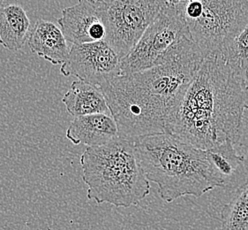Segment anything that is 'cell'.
Returning <instances> with one entry per match:
<instances>
[{"instance_id":"cell-1","label":"cell","mask_w":248,"mask_h":230,"mask_svg":"<svg viewBox=\"0 0 248 230\" xmlns=\"http://www.w3.org/2000/svg\"><path fill=\"white\" fill-rule=\"evenodd\" d=\"M205 58L194 43L162 65L119 75L100 86L119 136L135 142L170 134L184 97Z\"/></svg>"},{"instance_id":"cell-2","label":"cell","mask_w":248,"mask_h":230,"mask_svg":"<svg viewBox=\"0 0 248 230\" xmlns=\"http://www.w3.org/2000/svg\"><path fill=\"white\" fill-rule=\"evenodd\" d=\"M248 110V82L220 52L204 59L184 97L170 134L201 150L238 144Z\"/></svg>"},{"instance_id":"cell-3","label":"cell","mask_w":248,"mask_h":230,"mask_svg":"<svg viewBox=\"0 0 248 230\" xmlns=\"http://www.w3.org/2000/svg\"><path fill=\"white\" fill-rule=\"evenodd\" d=\"M140 164L149 181L158 186L165 203L185 196L201 197L215 188H223L209 163L206 150H201L163 133L134 142Z\"/></svg>"},{"instance_id":"cell-4","label":"cell","mask_w":248,"mask_h":230,"mask_svg":"<svg viewBox=\"0 0 248 230\" xmlns=\"http://www.w3.org/2000/svg\"><path fill=\"white\" fill-rule=\"evenodd\" d=\"M80 165L87 197L97 204L128 208L150 193L134 141L118 136L106 145L87 147Z\"/></svg>"},{"instance_id":"cell-5","label":"cell","mask_w":248,"mask_h":230,"mask_svg":"<svg viewBox=\"0 0 248 230\" xmlns=\"http://www.w3.org/2000/svg\"><path fill=\"white\" fill-rule=\"evenodd\" d=\"M185 5H165L138 43L121 60L120 75L162 65L194 44L186 20Z\"/></svg>"},{"instance_id":"cell-6","label":"cell","mask_w":248,"mask_h":230,"mask_svg":"<svg viewBox=\"0 0 248 230\" xmlns=\"http://www.w3.org/2000/svg\"><path fill=\"white\" fill-rule=\"evenodd\" d=\"M185 15L204 55L223 53L248 25V0H189Z\"/></svg>"},{"instance_id":"cell-7","label":"cell","mask_w":248,"mask_h":230,"mask_svg":"<svg viewBox=\"0 0 248 230\" xmlns=\"http://www.w3.org/2000/svg\"><path fill=\"white\" fill-rule=\"evenodd\" d=\"M105 41L121 60L127 55L167 4L166 0H96Z\"/></svg>"},{"instance_id":"cell-8","label":"cell","mask_w":248,"mask_h":230,"mask_svg":"<svg viewBox=\"0 0 248 230\" xmlns=\"http://www.w3.org/2000/svg\"><path fill=\"white\" fill-rule=\"evenodd\" d=\"M121 58L105 40L73 45L67 60L60 67L61 75L101 86L119 76Z\"/></svg>"},{"instance_id":"cell-9","label":"cell","mask_w":248,"mask_h":230,"mask_svg":"<svg viewBox=\"0 0 248 230\" xmlns=\"http://www.w3.org/2000/svg\"><path fill=\"white\" fill-rule=\"evenodd\" d=\"M58 22L65 39L72 45L105 40V28L96 0H78L77 4L62 11Z\"/></svg>"},{"instance_id":"cell-10","label":"cell","mask_w":248,"mask_h":230,"mask_svg":"<svg viewBox=\"0 0 248 230\" xmlns=\"http://www.w3.org/2000/svg\"><path fill=\"white\" fill-rule=\"evenodd\" d=\"M65 135L75 145L95 147L106 145L118 137L119 130L111 115L95 114L75 117Z\"/></svg>"},{"instance_id":"cell-11","label":"cell","mask_w":248,"mask_h":230,"mask_svg":"<svg viewBox=\"0 0 248 230\" xmlns=\"http://www.w3.org/2000/svg\"><path fill=\"white\" fill-rule=\"evenodd\" d=\"M28 45L32 53L52 65H63L69 55L70 47L62 30L49 20L40 19L35 22Z\"/></svg>"},{"instance_id":"cell-12","label":"cell","mask_w":248,"mask_h":230,"mask_svg":"<svg viewBox=\"0 0 248 230\" xmlns=\"http://www.w3.org/2000/svg\"><path fill=\"white\" fill-rule=\"evenodd\" d=\"M30 20L24 8L15 3L0 1V45L18 51L30 38Z\"/></svg>"},{"instance_id":"cell-13","label":"cell","mask_w":248,"mask_h":230,"mask_svg":"<svg viewBox=\"0 0 248 230\" xmlns=\"http://www.w3.org/2000/svg\"><path fill=\"white\" fill-rule=\"evenodd\" d=\"M62 102L67 113L74 117L95 114L110 115L104 92L99 86L82 81L72 82Z\"/></svg>"},{"instance_id":"cell-14","label":"cell","mask_w":248,"mask_h":230,"mask_svg":"<svg viewBox=\"0 0 248 230\" xmlns=\"http://www.w3.org/2000/svg\"><path fill=\"white\" fill-rule=\"evenodd\" d=\"M206 151L215 174L225 187L237 175L238 167L243 165V156L238 155L232 141H226Z\"/></svg>"},{"instance_id":"cell-15","label":"cell","mask_w":248,"mask_h":230,"mask_svg":"<svg viewBox=\"0 0 248 230\" xmlns=\"http://www.w3.org/2000/svg\"><path fill=\"white\" fill-rule=\"evenodd\" d=\"M221 230H248V181L221 211Z\"/></svg>"},{"instance_id":"cell-16","label":"cell","mask_w":248,"mask_h":230,"mask_svg":"<svg viewBox=\"0 0 248 230\" xmlns=\"http://www.w3.org/2000/svg\"><path fill=\"white\" fill-rule=\"evenodd\" d=\"M221 54L228 65L248 82V25Z\"/></svg>"},{"instance_id":"cell-17","label":"cell","mask_w":248,"mask_h":230,"mask_svg":"<svg viewBox=\"0 0 248 230\" xmlns=\"http://www.w3.org/2000/svg\"><path fill=\"white\" fill-rule=\"evenodd\" d=\"M243 156V165L244 167H245V169L247 170L248 174V147L247 150H246V153H245V155Z\"/></svg>"},{"instance_id":"cell-18","label":"cell","mask_w":248,"mask_h":230,"mask_svg":"<svg viewBox=\"0 0 248 230\" xmlns=\"http://www.w3.org/2000/svg\"><path fill=\"white\" fill-rule=\"evenodd\" d=\"M189 0H166L167 3L170 4H180V3H186Z\"/></svg>"}]
</instances>
